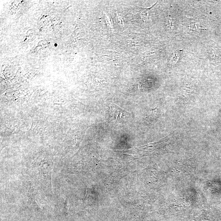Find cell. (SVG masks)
<instances>
[{"label": "cell", "instance_id": "1", "mask_svg": "<svg viewBox=\"0 0 221 221\" xmlns=\"http://www.w3.org/2000/svg\"><path fill=\"white\" fill-rule=\"evenodd\" d=\"M110 115L114 122L118 123L125 122L129 117V113L114 104L110 106Z\"/></svg>", "mask_w": 221, "mask_h": 221}, {"label": "cell", "instance_id": "2", "mask_svg": "<svg viewBox=\"0 0 221 221\" xmlns=\"http://www.w3.org/2000/svg\"><path fill=\"white\" fill-rule=\"evenodd\" d=\"M143 8V10L141 12V17L144 21H145V20L149 18V11L150 10L151 8Z\"/></svg>", "mask_w": 221, "mask_h": 221}, {"label": "cell", "instance_id": "3", "mask_svg": "<svg viewBox=\"0 0 221 221\" xmlns=\"http://www.w3.org/2000/svg\"><path fill=\"white\" fill-rule=\"evenodd\" d=\"M105 19L107 24V25L108 26L110 27L111 28L112 30H113V24L112 23V21L110 20V17L107 15H105Z\"/></svg>", "mask_w": 221, "mask_h": 221}]
</instances>
